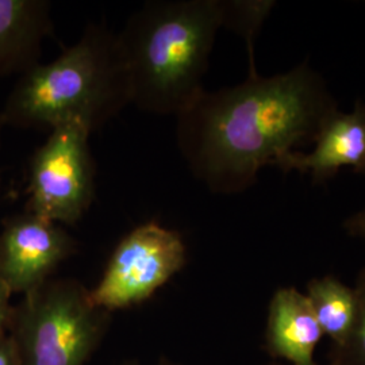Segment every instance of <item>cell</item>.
I'll list each match as a JSON object with an SVG mask.
<instances>
[{
  "label": "cell",
  "mask_w": 365,
  "mask_h": 365,
  "mask_svg": "<svg viewBox=\"0 0 365 365\" xmlns=\"http://www.w3.org/2000/svg\"><path fill=\"white\" fill-rule=\"evenodd\" d=\"M130 103V78L118 33L91 24L57 58L19 76L1 117L6 126L49 131L76 120L92 133Z\"/></svg>",
  "instance_id": "3957f363"
},
{
  "label": "cell",
  "mask_w": 365,
  "mask_h": 365,
  "mask_svg": "<svg viewBox=\"0 0 365 365\" xmlns=\"http://www.w3.org/2000/svg\"><path fill=\"white\" fill-rule=\"evenodd\" d=\"M4 126L6 125H4V120H3V117H1V111H0V148H1V131H3Z\"/></svg>",
  "instance_id": "e0dca14e"
},
{
  "label": "cell",
  "mask_w": 365,
  "mask_h": 365,
  "mask_svg": "<svg viewBox=\"0 0 365 365\" xmlns=\"http://www.w3.org/2000/svg\"><path fill=\"white\" fill-rule=\"evenodd\" d=\"M339 105L309 61L284 73L205 91L176 115V141L191 173L211 192L252 187L264 167L314 144Z\"/></svg>",
  "instance_id": "6da1fadb"
},
{
  "label": "cell",
  "mask_w": 365,
  "mask_h": 365,
  "mask_svg": "<svg viewBox=\"0 0 365 365\" xmlns=\"http://www.w3.org/2000/svg\"><path fill=\"white\" fill-rule=\"evenodd\" d=\"M222 29L221 0H150L118 33L131 103L179 115L205 91L210 54Z\"/></svg>",
  "instance_id": "7a4b0ae2"
},
{
  "label": "cell",
  "mask_w": 365,
  "mask_h": 365,
  "mask_svg": "<svg viewBox=\"0 0 365 365\" xmlns=\"http://www.w3.org/2000/svg\"><path fill=\"white\" fill-rule=\"evenodd\" d=\"M0 365H21L18 351L10 331L0 337Z\"/></svg>",
  "instance_id": "2e32d148"
},
{
  "label": "cell",
  "mask_w": 365,
  "mask_h": 365,
  "mask_svg": "<svg viewBox=\"0 0 365 365\" xmlns=\"http://www.w3.org/2000/svg\"><path fill=\"white\" fill-rule=\"evenodd\" d=\"M324 337L304 292L277 288L269 300L264 334V348L272 361L318 365L315 351Z\"/></svg>",
  "instance_id": "9c48e42d"
},
{
  "label": "cell",
  "mask_w": 365,
  "mask_h": 365,
  "mask_svg": "<svg viewBox=\"0 0 365 365\" xmlns=\"http://www.w3.org/2000/svg\"><path fill=\"white\" fill-rule=\"evenodd\" d=\"M119 365H141L140 363H137V361H125V363H122V364ZM158 365H172L170 363H161V364Z\"/></svg>",
  "instance_id": "ac0fdd59"
},
{
  "label": "cell",
  "mask_w": 365,
  "mask_h": 365,
  "mask_svg": "<svg viewBox=\"0 0 365 365\" xmlns=\"http://www.w3.org/2000/svg\"><path fill=\"white\" fill-rule=\"evenodd\" d=\"M342 226L346 235L365 242V207L349 215Z\"/></svg>",
  "instance_id": "9a60e30c"
},
{
  "label": "cell",
  "mask_w": 365,
  "mask_h": 365,
  "mask_svg": "<svg viewBox=\"0 0 365 365\" xmlns=\"http://www.w3.org/2000/svg\"><path fill=\"white\" fill-rule=\"evenodd\" d=\"M264 365H287V364H283V363H279V361H271V363H268V364H264ZM319 365V364H318ZM330 365V364H329Z\"/></svg>",
  "instance_id": "d6986e66"
},
{
  "label": "cell",
  "mask_w": 365,
  "mask_h": 365,
  "mask_svg": "<svg viewBox=\"0 0 365 365\" xmlns=\"http://www.w3.org/2000/svg\"><path fill=\"white\" fill-rule=\"evenodd\" d=\"M313 145L310 153L294 152L276 168L307 173L315 182H327L345 168L365 172V102L357 99L351 111L336 113Z\"/></svg>",
  "instance_id": "ba28073f"
},
{
  "label": "cell",
  "mask_w": 365,
  "mask_h": 365,
  "mask_svg": "<svg viewBox=\"0 0 365 365\" xmlns=\"http://www.w3.org/2000/svg\"><path fill=\"white\" fill-rule=\"evenodd\" d=\"M357 295V314L346 342L333 351L330 365H365V268L353 286Z\"/></svg>",
  "instance_id": "4fadbf2b"
},
{
  "label": "cell",
  "mask_w": 365,
  "mask_h": 365,
  "mask_svg": "<svg viewBox=\"0 0 365 365\" xmlns=\"http://www.w3.org/2000/svg\"><path fill=\"white\" fill-rule=\"evenodd\" d=\"M11 297L13 294L0 279V337L9 333L14 307L11 306Z\"/></svg>",
  "instance_id": "5bb4252c"
},
{
  "label": "cell",
  "mask_w": 365,
  "mask_h": 365,
  "mask_svg": "<svg viewBox=\"0 0 365 365\" xmlns=\"http://www.w3.org/2000/svg\"><path fill=\"white\" fill-rule=\"evenodd\" d=\"M304 295L310 302L324 336L333 342V351L339 349L349 339L356 321V289L334 274H327L312 279L306 286Z\"/></svg>",
  "instance_id": "8fae6325"
},
{
  "label": "cell",
  "mask_w": 365,
  "mask_h": 365,
  "mask_svg": "<svg viewBox=\"0 0 365 365\" xmlns=\"http://www.w3.org/2000/svg\"><path fill=\"white\" fill-rule=\"evenodd\" d=\"M76 250V240L61 225L29 211L13 215L0 232V279L13 295H26Z\"/></svg>",
  "instance_id": "52a82bcc"
},
{
  "label": "cell",
  "mask_w": 365,
  "mask_h": 365,
  "mask_svg": "<svg viewBox=\"0 0 365 365\" xmlns=\"http://www.w3.org/2000/svg\"><path fill=\"white\" fill-rule=\"evenodd\" d=\"M81 122L51 130L30 161L26 211L58 225H76L95 194V163Z\"/></svg>",
  "instance_id": "5b68a950"
},
{
  "label": "cell",
  "mask_w": 365,
  "mask_h": 365,
  "mask_svg": "<svg viewBox=\"0 0 365 365\" xmlns=\"http://www.w3.org/2000/svg\"><path fill=\"white\" fill-rule=\"evenodd\" d=\"M53 29L51 1L0 0V78L38 66L42 42Z\"/></svg>",
  "instance_id": "30bf717a"
},
{
  "label": "cell",
  "mask_w": 365,
  "mask_h": 365,
  "mask_svg": "<svg viewBox=\"0 0 365 365\" xmlns=\"http://www.w3.org/2000/svg\"><path fill=\"white\" fill-rule=\"evenodd\" d=\"M113 314L75 279H51L13 307L9 331L21 365H86L103 342Z\"/></svg>",
  "instance_id": "277c9868"
},
{
  "label": "cell",
  "mask_w": 365,
  "mask_h": 365,
  "mask_svg": "<svg viewBox=\"0 0 365 365\" xmlns=\"http://www.w3.org/2000/svg\"><path fill=\"white\" fill-rule=\"evenodd\" d=\"M187 262L185 242L179 232L146 222L125 235L114 249L91 299L108 313L149 299L179 274Z\"/></svg>",
  "instance_id": "8992f818"
},
{
  "label": "cell",
  "mask_w": 365,
  "mask_h": 365,
  "mask_svg": "<svg viewBox=\"0 0 365 365\" xmlns=\"http://www.w3.org/2000/svg\"><path fill=\"white\" fill-rule=\"evenodd\" d=\"M274 0H221L222 29L235 31L245 41L248 78L257 76L255 45L261 27L276 7Z\"/></svg>",
  "instance_id": "7c38bea8"
}]
</instances>
